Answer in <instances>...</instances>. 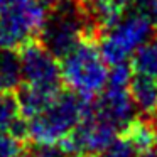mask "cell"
Instances as JSON below:
<instances>
[{
	"label": "cell",
	"instance_id": "obj_6",
	"mask_svg": "<svg viewBox=\"0 0 157 157\" xmlns=\"http://www.w3.org/2000/svg\"><path fill=\"white\" fill-rule=\"evenodd\" d=\"M19 56L24 85L61 90V64L58 63V58L51 54L39 41H29L22 46Z\"/></svg>",
	"mask_w": 157,
	"mask_h": 157
},
{
	"label": "cell",
	"instance_id": "obj_21",
	"mask_svg": "<svg viewBox=\"0 0 157 157\" xmlns=\"http://www.w3.org/2000/svg\"><path fill=\"white\" fill-rule=\"evenodd\" d=\"M19 157H24V155H19Z\"/></svg>",
	"mask_w": 157,
	"mask_h": 157
},
{
	"label": "cell",
	"instance_id": "obj_17",
	"mask_svg": "<svg viewBox=\"0 0 157 157\" xmlns=\"http://www.w3.org/2000/svg\"><path fill=\"white\" fill-rule=\"evenodd\" d=\"M46 5H51V7H54V5H61V4H66V2H71V0H42Z\"/></svg>",
	"mask_w": 157,
	"mask_h": 157
},
{
	"label": "cell",
	"instance_id": "obj_12",
	"mask_svg": "<svg viewBox=\"0 0 157 157\" xmlns=\"http://www.w3.org/2000/svg\"><path fill=\"white\" fill-rule=\"evenodd\" d=\"M133 75L157 79V39H150L142 44L130 59Z\"/></svg>",
	"mask_w": 157,
	"mask_h": 157
},
{
	"label": "cell",
	"instance_id": "obj_2",
	"mask_svg": "<svg viewBox=\"0 0 157 157\" xmlns=\"http://www.w3.org/2000/svg\"><path fill=\"white\" fill-rule=\"evenodd\" d=\"M90 103L88 98L76 91H59L39 115L27 120V140H32L36 145L61 144L85 120Z\"/></svg>",
	"mask_w": 157,
	"mask_h": 157
},
{
	"label": "cell",
	"instance_id": "obj_15",
	"mask_svg": "<svg viewBox=\"0 0 157 157\" xmlns=\"http://www.w3.org/2000/svg\"><path fill=\"white\" fill-rule=\"evenodd\" d=\"M24 142L7 132H0V157H19Z\"/></svg>",
	"mask_w": 157,
	"mask_h": 157
},
{
	"label": "cell",
	"instance_id": "obj_16",
	"mask_svg": "<svg viewBox=\"0 0 157 157\" xmlns=\"http://www.w3.org/2000/svg\"><path fill=\"white\" fill-rule=\"evenodd\" d=\"M128 9L142 14L154 27H157V0H132Z\"/></svg>",
	"mask_w": 157,
	"mask_h": 157
},
{
	"label": "cell",
	"instance_id": "obj_11",
	"mask_svg": "<svg viewBox=\"0 0 157 157\" xmlns=\"http://www.w3.org/2000/svg\"><path fill=\"white\" fill-rule=\"evenodd\" d=\"M21 56L17 54V51L0 49V93L14 91L21 86Z\"/></svg>",
	"mask_w": 157,
	"mask_h": 157
},
{
	"label": "cell",
	"instance_id": "obj_14",
	"mask_svg": "<svg viewBox=\"0 0 157 157\" xmlns=\"http://www.w3.org/2000/svg\"><path fill=\"white\" fill-rule=\"evenodd\" d=\"M100 157H142V154L135 147V144L122 132L100 154Z\"/></svg>",
	"mask_w": 157,
	"mask_h": 157
},
{
	"label": "cell",
	"instance_id": "obj_3",
	"mask_svg": "<svg viewBox=\"0 0 157 157\" xmlns=\"http://www.w3.org/2000/svg\"><path fill=\"white\" fill-rule=\"evenodd\" d=\"M96 46V41L85 39L61 63L63 81L71 91L88 100L98 96L106 88L110 78L108 63Z\"/></svg>",
	"mask_w": 157,
	"mask_h": 157
},
{
	"label": "cell",
	"instance_id": "obj_4",
	"mask_svg": "<svg viewBox=\"0 0 157 157\" xmlns=\"http://www.w3.org/2000/svg\"><path fill=\"white\" fill-rule=\"evenodd\" d=\"M46 15L42 0H0V49L17 51L32 41Z\"/></svg>",
	"mask_w": 157,
	"mask_h": 157
},
{
	"label": "cell",
	"instance_id": "obj_9",
	"mask_svg": "<svg viewBox=\"0 0 157 157\" xmlns=\"http://www.w3.org/2000/svg\"><path fill=\"white\" fill-rule=\"evenodd\" d=\"M128 91L135 103V108L144 115V118L152 120V117L157 113V79L132 75Z\"/></svg>",
	"mask_w": 157,
	"mask_h": 157
},
{
	"label": "cell",
	"instance_id": "obj_20",
	"mask_svg": "<svg viewBox=\"0 0 157 157\" xmlns=\"http://www.w3.org/2000/svg\"><path fill=\"white\" fill-rule=\"evenodd\" d=\"M154 118H155V127H157V113H155V117H154Z\"/></svg>",
	"mask_w": 157,
	"mask_h": 157
},
{
	"label": "cell",
	"instance_id": "obj_1",
	"mask_svg": "<svg viewBox=\"0 0 157 157\" xmlns=\"http://www.w3.org/2000/svg\"><path fill=\"white\" fill-rule=\"evenodd\" d=\"M98 31L81 0L54 5L39 31V42L58 59H63L85 39L98 42Z\"/></svg>",
	"mask_w": 157,
	"mask_h": 157
},
{
	"label": "cell",
	"instance_id": "obj_13",
	"mask_svg": "<svg viewBox=\"0 0 157 157\" xmlns=\"http://www.w3.org/2000/svg\"><path fill=\"white\" fill-rule=\"evenodd\" d=\"M24 120L19 105V98L14 91L0 93V132L12 133L14 128Z\"/></svg>",
	"mask_w": 157,
	"mask_h": 157
},
{
	"label": "cell",
	"instance_id": "obj_19",
	"mask_svg": "<svg viewBox=\"0 0 157 157\" xmlns=\"http://www.w3.org/2000/svg\"><path fill=\"white\" fill-rule=\"evenodd\" d=\"M81 157H100V155H81Z\"/></svg>",
	"mask_w": 157,
	"mask_h": 157
},
{
	"label": "cell",
	"instance_id": "obj_10",
	"mask_svg": "<svg viewBox=\"0 0 157 157\" xmlns=\"http://www.w3.org/2000/svg\"><path fill=\"white\" fill-rule=\"evenodd\" d=\"M59 91L61 90H49V88H41V86L24 85L17 95L22 117L25 120H29L32 117L39 115L59 95Z\"/></svg>",
	"mask_w": 157,
	"mask_h": 157
},
{
	"label": "cell",
	"instance_id": "obj_18",
	"mask_svg": "<svg viewBox=\"0 0 157 157\" xmlns=\"http://www.w3.org/2000/svg\"><path fill=\"white\" fill-rule=\"evenodd\" d=\"M83 2H88V4H95V2H103V0H83ZM122 2H125L127 5L130 7V4H132V0H122Z\"/></svg>",
	"mask_w": 157,
	"mask_h": 157
},
{
	"label": "cell",
	"instance_id": "obj_5",
	"mask_svg": "<svg viewBox=\"0 0 157 157\" xmlns=\"http://www.w3.org/2000/svg\"><path fill=\"white\" fill-rule=\"evenodd\" d=\"M154 25L142 14L128 9L110 29H106L98 39V46L108 66L130 63L133 52L150 41Z\"/></svg>",
	"mask_w": 157,
	"mask_h": 157
},
{
	"label": "cell",
	"instance_id": "obj_7",
	"mask_svg": "<svg viewBox=\"0 0 157 157\" xmlns=\"http://www.w3.org/2000/svg\"><path fill=\"white\" fill-rule=\"evenodd\" d=\"M118 130L115 127H112L108 122L101 120L100 117H96L95 113H91V110L88 112V115L85 117L81 123L76 127V130L64 139L59 145L69 154V155H100L110 144L113 142Z\"/></svg>",
	"mask_w": 157,
	"mask_h": 157
},
{
	"label": "cell",
	"instance_id": "obj_8",
	"mask_svg": "<svg viewBox=\"0 0 157 157\" xmlns=\"http://www.w3.org/2000/svg\"><path fill=\"white\" fill-rule=\"evenodd\" d=\"M90 110L108 122L118 132H123L135 120V103L130 96L128 88L106 85V88L96 96L95 101L90 103Z\"/></svg>",
	"mask_w": 157,
	"mask_h": 157
}]
</instances>
